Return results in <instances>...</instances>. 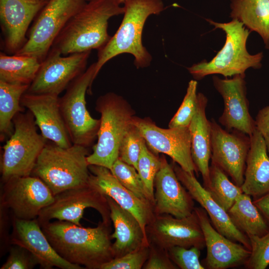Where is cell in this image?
Returning a JSON list of instances; mask_svg holds the SVG:
<instances>
[{"label":"cell","mask_w":269,"mask_h":269,"mask_svg":"<svg viewBox=\"0 0 269 269\" xmlns=\"http://www.w3.org/2000/svg\"><path fill=\"white\" fill-rule=\"evenodd\" d=\"M40 225L56 252L70 263L88 269H101L114 258L110 225L103 221L95 228L58 220Z\"/></svg>","instance_id":"1"},{"label":"cell","mask_w":269,"mask_h":269,"mask_svg":"<svg viewBox=\"0 0 269 269\" xmlns=\"http://www.w3.org/2000/svg\"><path fill=\"white\" fill-rule=\"evenodd\" d=\"M115 0H90L67 22L51 49L62 55L99 50L110 40L108 20L124 14Z\"/></svg>","instance_id":"2"},{"label":"cell","mask_w":269,"mask_h":269,"mask_svg":"<svg viewBox=\"0 0 269 269\" xmlns=\"http://www.w3.org/2000/svg\"><path fill=\"white\" fill-rule=\"evenodd\" d=\"M124 17L115 34L98 50L94 79L109 60L123 53L134 57L137 68L150 65L152 57L142 42L144 23L149 16L164 9L162 0H128L124 3Z\"/></svg>","instance_id":"3"},{"label":"cell","mask_w":269,"mask_h":269,"mask_svg":"<svg viewBox=\"0 0 269 269\" xmlns=\"http://www.w3.org/2000/svg\"><path fill=\"white\" fill-rule=\"evenodd\" d=\"M88 147L72 144L62 147L47 142L30 175L40 179L53 195L89 184Z\"/></svg>","instance_id":"4"},{"label":"cell","mask_w":269,"mask_h":269,"mask_svg":"<svg viewBox=\"0 0 269 269\" xmlns=\"http://www.w3.org/2000/svg\"><path fill=\"white\" fill-rule=\"evenodd\" d=\"M206 20L215 29H221L225 32L226 40L222 48L211 61L204 60L187 68L195 80L212 74H220L227 78L244 74L249 68L261 67L263 53L252 55L248 52L246 43L251 31L241 22L236 19L226 23H218L209 19Z\"/></svg>","instance_id":"5"},{"label":"cell","mask_w":269,"mask_h":269,"mask_svg":"<svg viewBox=\"0 0 269 269\" xmlns=\"http://www.w3.org/2000/svg\"><path fill=\"white\" fill-rule=\"evenodd\" d=\"M96 110L101 114L98 140L87 160L89 165L110 169L118 159L121 141L132 124L134 112L125 99L113 92L97 99Z\"/></svg>","instance_id":"6"},{"label":"cell","mask_w":269,"mask_h":269,"mask_svg":"<svg viewBox=\"0 0 269 269\" xmlns=\"http://www.w3.org/2000/svg\"><path fill=\"white\" fill-rule=\"evenodd\" d=\"M12 123L13 132L2 147V183L12 178L30 175L47 142V139L38 133L34 118L29 111L17 113Z\"/></svg>","instance_id":"7"},{"label":"cell","mask_w":269,"mask_h":269,"mask_svg":"<svg viewBox=\"0 0 269 269\" xmlns=\"http://www.w3.org/2000/svg\"><path fill=\"white\" fill-rule=\"evenodd\" d=\"M96 63L74 80L59 98L61 115L73 144L89 147L96 137L100 119L91 117L87 107L86 94L91 93Z\"/></svg>","instance_id":"8"},{"label":"cell","mask_w":269,"mask_h":269,"mask_svg":"<svg viewBox=\"0 0 269 269\" xmlns=\"http://www.w3.org/2000/svg\"><path fill=\"white\" fill-rule=\"evenodd\" d=\"M87 0H50L33 20L24 46L15 54L46 57L53 43L69 20Z\"/></svg>","instance_id":"9"},{"label":"cell","mask_w":269,"mask_h":269,"mask_svg":"<svg viewBox=\"0 0 269 269\" xmlns=\"http://www.w3.org/2000/svg\"><path fill=\"white\" fill-rule=\"evenodd\" d=\"M88 208L95 209L102 221L110 225V209L106 196L89 184L55 195L53 202L41 211L36 220L39 225L57 219L81 225L80 221Z\"/></svg>","instance_id":"10"},{"label":"cell","mask_w":269,"mask_h":269,"mask_svg":"<svg viewBox=\"0 0 269 269\" xmlns=\"http://www.w3.org/2000/svg\"><path fill=\"white\" fill-rule=\"evenodd\" d=\"M91 52L62 56L58 51L51 49L41 62L36 75L26 92L58 96L85 71Z\"/></svg>","instance_id":"11"},{"label":"cell","mask_w":269,"mask_h":269,"mask_svg":"<svg viewBox=\"0 0 269 269\" xmlns=\"http://www.w3.org/2000/svg\"><path fill=\"white\" fill-rule=\"evenodd\" d=\"M54 197L39 178L32 175L17 177L3 183L0 206L10 209L13 217L33 220L53 202Z\"/></svg>","instance_id":"12"},{"label":"cell","mask_w":269,"mask_h":269,"mask_svg":"<svg viewBox=\"0 0 269 269\" xmlns=\"http://www.w3.org/2000/svg\"><path fill=\"white\" fill-rule=\"evenodd\" d=\"M132 123L139 130L153 153L166 154L185 171L198 174L191 156V134L188 127L165 129L157 127L149 120L134 116Z\"/></svg>","instance_id":"13"},{"label":"cell","mask_w":269,"mask_h":269,"mask_svg":"<svg viewBox=\"0 0 269 269\" xmlns=\"http://www.w3.org/2000/svg\"><path fill=\"white\" fill-rule=\"evenodd\" d=\"M149 244L167 250L174 246L200 250L205 247L203 233L195 211L185 217L169 214L155 215L146 227Z\"/></svg>","instance_id":"14"},{"label":"cell","mask_w":269,"mask_h":269,"mask_svg":"<svg viewBox=\"0 0 269 269\" xmlns=\"http://www.w3.org/2000/svg\"><path fill=\"white\" fill-rule=\"evenodd\" d=\"M211 125V163L231 177L235 184L242 186L250 137L242 132L223 129L212 120Z\"/></svg>","instance_id":"15"},{"label":"cell","mask_w":269,"mask_h":269,"mask_svg":"<svg viewBox=\"0 0 269 269\" xmlns=\"http://www.w3.org/2000/svg\"><path fill=\"white\" fill-rule=\"evenodd\" d=\"M245 74L228 79L213 77L214 87L222 97L224 109L219 122L226 130L242 132L251 136L256 130L255 121L249 109Z\"/></svg>","instance_id":"16"},{"label":"cell","mask_w":269,"mask_h":269,"mask_svg":"<svg viewBox=\"0 0 269 269\" xmlns=\"http://www.w3.org/2000/svg\"><path fill=\"white\" fill-rule=\"evenodd\" d=\"M202 230L206 256L204 267L209 269H226L245 265L251 251L240 243L233 241L219 233L211 223L202 207H195Z\"/></svg>","instance_id":"17"},{"label":"cell","mask_w":269,"mask_h":269,"mask_svg":"<svg viewBox=\"0 0 269 269\" xmlns=\"http://www.w3.org/2000/svg\"><path fill=\"white\" fill-rule=\"evenodd\" d=\"M160 159L161 167L154 181V213L177 218L189 216L195 208L194 199L178 179L172 164L164 155Z\"/></svg>","instance_id":"18"},{"label":"cell","mask_w":269,"mask_h":269,"mask_svg":"<svg viewBox=\"0 0 269 269\" xmlns=\"http://www.w3.org/2000/svg\"><path fill=\"white\" fill-rule=\"evenodd\" d=\"M12 230L10 235V245L20 246L34 258L41 268L51 269H82L61 258L53 248L36 219L22 220L12 217Z\"/></svg>","instance_id":"19"},{"label":"cell","mask_w":269,"mask_h":269,"mask_svg":"<svg viewBox=\"0 0 269 269\" xmlns=\"http://www.w3.org/2000/svg\"><path fill=\"white\" fill-rule=\"evenodd\" d=\"M89 184L104 195L112 198L121 207L134 216L147 238L146 227L155 215L153 205L140 199L124 186L110 169L102 166L89 165Z\"/></svg>","instance_id":"20"},{"label":"cell","mask_w":269,"mask_h":269,"mask_svg":"<svg viewBox=\"0 0 269 269\" xmlns=\"http://www.w3.org/2000/svg\"><path fill=\"white\" fill-rule=\"evenodd\" d=\"M46 3L37 0H0V21L5 51L15 54L26 43L31 22Z\"/></svg>","instance_id":"21"},{"label":"cell","mask_w":269,"mask_h":269,"mask_svg":"<svg viewBox=\"0 0 269 269\" xmlns=\"http://www.w3.org/2000/svg\"><path fill=\"white\" fill-rule=\"evenodd\" d=\"M172 164L178 179L193 199L206 211L214 227L223 235L242 244L251 251L248 236L234 224L228 212L202 186L195 174L185 171L174 162Z\"/></svg>","instance_id":"22"},{"label":"cell","mask_w":269,"mask_h":269,"mask_svg":"<svg viewBox=\"0 0 269 269\" xmlns=\"http://www.w3.org/2000/svg\"><path fill=\"white\" fill-rule=\"evenodd\" d=\"M20 104L32 114L36 126L46 139L62 147L73 144L61 115L58 96L25 92Z\"/></svg>","instance_id":"23"},{"label":"cell","mask_w":269,"mask_h":269,"mask_svg":"<svg viewBox=\"0 0 269 269\" xmlns=\"http://www.w3.org/2000/svg\"><path fill=\"white\" fill-rule=\"evenodd\" d=\"M110 209V217L114 227L112 239L114 258L149 246L148 239L135 217L121 207L112 198L105 195Z\"/></svg>","instance_id":"24"},{"label":"cell","mask_w":269,"mask_h":269,"mask_svg":"<svg viewBox=\"0 0 269 269\" xmlns=\"http://www.w3.org/2000/svg\"><path fill=\"white\" fill-rule=\"evenodd\" d=\"M207 98L198 93L195 115L189 126L191 134V156L198 172L201 174L204 187L209 183V160L211 157V125L206 115Z\"/></svg>","instance_id":"25"},{"label":"cell","mask_w":269,"mask_h":269,"mask_svg":"<svg viewBox=\"0 0 269 269\" xmlns=\"http://www.w3.org/2000/svg\"><path fill=\"white\" fill-rule=\"evenodd\" d=\"M250 137L251 145L241 188L243 193L255 200L269 192V155L264 140L256 129Z\"/></svg>","instance_id":"26"},{"label":"cell","mask_w":269,"mask_h":269,"mask_svg":"<svg viewBox=\"0 0 269 269\" xmlns=\"http://www.w3.org/2000/svg\"><path fill=\"white\" fill-rule=\"evenodd\" d=\"M230 16L256 31L269 49V0H231Z\"/></svg>","instance_id":"27"},{"label":"cell","mask_w":269,"mask_h":269,"mask_svg":"<svg viewBox=\"0 0 269 269\" xmlns=\"http://www.w3.org/2000/svg\"><path fill=\"white\" fill-rule=\"evenodd\" d=\"M227 212L234 224L247 235L262 236L269 232V223L248 194H240Z\"/></svg>","instance_id":"28"},{"label":"cell","mask_w":269,"mask_h":269,"mask_svg":"<svg viewBox=\"0 0 269 269\" xmlns=\"http://www.w3.org/2000/svg\"><path fill=\"white\" fill-rule=\"evenodd\" d=\"M41 62L28 55L0 53V81L11 84L29 85L35 78Z\"/></svg>","instance_id":"29"},{"label":"cell","mask_w":269,"mask_h":269,"mask_svg":"<svg viewBox=\"0 0 269 269\" xmlns=\"http://www.w3.org/2000/svg\"><path fill=\"white\" fill-rule=\"evenodd\" d=\"M29 85L11 84L0 81V139L3 141L13 131L12 120L24 111L20 104Z\"/></svg>","instance_id":"30"},{"label":"cell","mask_w":269,"mask_h":269,"mask_svg":"<svg viewBox=\"0 0 269 269\" xmlns=\"http://www.w3.org/2000/svg\"><path fill=\"white\" fill-rule=\"evenodd\" d=\"M205 188L227 211L243 193L241 187L231 182L224 171L212 163L209 168V183Z\"/></svg>","instance_id":"31"},{"label":"cell","mask_w":269,"mask_h":269,"mask_svg":"<svg viewBox=\"0 0 269 269\" xmlns=\"http://www.w3.org/2000/svg\"><path fill=\"white\" fill-rule=\"evenodd\" d=\"M110 170L117 179L126 188L143 201L154 204L148 194L137 171L133 166L119 158Z\"/></svg>","instance_id":"32"},{"label":"cell","mask_w":269,"mask_h":269,"mask_svg":"<svg viewBox=\"0 0 269 269\" xmlns=\"http://www.w3.org/2000/svg\"><path fill=\"white\" fill-rule=\"evenodd\" d=\"M161 165L160 157H158L157 155L149 150L145 141L138 158L136 170L154 204H155L154 181Z\"/></svg>","instance_id":"33"},{"label":"cell","mask_w":269,"mask_h":269,"mask_svg":"<svg viewBox=\"0 0 269 269\" xmlns=\"http://www.w3.org/2000/svg\"><path fill=\"white\" fill-rule=\"evenodd\" d=\"M144 142L145 140L139 130L132 123L121 141L118 158L136 169L138 158Z\"/></svg>","instance_id":"34"},{"label":"cell","mask_w":269,"mask_h":269,"mask_svg":"<svg viewBox=\"0 0 269 269\" xmlns=\"http://www.w3.org/2000/svg\"><path fill=\"white\" fill-rule=\"evenodd\" d=\"M197 82L192 80L189 83L186 93L177 112L170 121V128L189 127L196 111L197 105Z\"/></svg>","instance_id":"35"},{"label":"cell","mask_w":269,"mask_h":269,"mask_svg":"<svg viewBox=\"0 0 269 269\" xmlns=\"http://www.w3.org/2000/svg\"><path fill=\"white\" fill-rule=\"evenodd\" d=\"M251 255L244 265L248 269H265L269 266V232L262 236L247 235Z\"/></svg>","instance_id":"36"},{"label":"cell","mask_w":269,"mask_h":269,"mask_svg":"<svg viewBox=\"0 0 269 269\" xmlns=\"http://www.w3.org/2000/svg\"><path fill=\"white\" fill-rule=\"evenodd\" d=\"M167 251L170 259L178 269H205L200 262V249L197 247L186 248L174 246Z\"/></svg>","instance_id":"37"},{"label":"cell","mask_w":269,"mask_h":269,"mask_svg":"<svg viewBox=\"0 0 269 269\" xmlns=\"http://www.w3.org/2000/svg\"><path fill=\"white\" fill-rule=\"evenodd\" d=\"M149 246L114 258L104 264L101 269H142L149 255Z\"/></svg>","instance_id":"38"},{"label":"cell","mask_w":269,"mask_h":269,"mask_svg":"<svg viewBox=\"0 0 269 269\" xmlns=\"http://www.w3.org/2000/svg\"><path fill=\"white\" fill-rule=\"evenodd\" d=\"M9 255L0 269H31L37 264L33 256L25 249L12 245Z\"/></svg>","instance_id":"39"},{"label":"cell","mask_w":269,"mask_h":269,"mask_svg":"<svg viewBox=\"0 0 269 269\" xmlns=\"http://www.w3.org/2000/svg\"><path fill=\"white\" fill-rule=\"evenodd\" d=\"M142 269H177L178 268L170 259L167 250L149 244L148 257Z\"/></svg>","instance_id":"40"},{"label":"cell","mask_w":269,"mask_h":269,"mask_svg":"<svg viewBox=\"0 0 269 269\" xmlns=\"http://www.w3.org/2000/svg\"><path fill=\"white\" fill-rule=\"evenodd\" d=\"M255 121L256 129L263 137L269 155V105L259 111Z\"/></svg>","instance_id":"41"},{"label":"cell","mask_w":269,"mask_h":269,"mask_svg":"<svg viewBox=\"0 0 269 269\" xmlns=\"http://www.w3.org/2000/svg\"><path fill=\"white\" fill-rule=\"evenodd\" d=\"M253 202L269 223V192L253 200Z\"/></svg>","instance_id":"42"},{"label":"cell","mask_w":269,"mask_h":269,"mask_svg":"<svg viewBox=\"0 0 269 269\" xmlns=\"http://www.w3.org/2000/svg\"><path fill=\"white\" fill-rule=\"evenodd\" d=\"M88 1V0H87ZM118 3H119L120 4H121L122 3H124L126 1L128 0H115Z\"/></svg>","instance_id":"43"},{"label":"cell","mask_w":269,"mask_h":269,"mask_svg":"<svg viewBox=\"0 0 269 269\" xmlns=\"http://www.w3.org/2000/svg\"><path fill=\"white\" fill-rule=\"evenodd\" d=\"M39 0V1L43 2H45V3H47V2L48 1H49L50 0Z\"/></svg>","instance_id":"44"}]
</instances>
